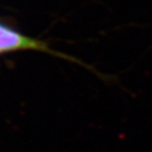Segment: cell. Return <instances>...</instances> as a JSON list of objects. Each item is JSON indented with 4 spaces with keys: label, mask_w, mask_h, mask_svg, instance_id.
<instances>
[{
    "label": "cell",
    "mask_w": 152,
    "mask_h": 152,
    "mask_svg": "<svg viewBox=\"0 0 152 152\" xmlns=\"http://www.w3.org/2000/svg\"><path fill=\"white\" fill-rule=\"evenodd\" d=\"M18 50L48 51L42 42L14 31L12 28L0 24V54Z\"/></svg>",
    "instance_id": "1"
}]
</instances>
